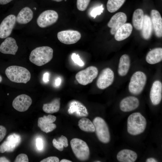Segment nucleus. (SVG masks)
Segmentation results:
<instances>
[{"label": "nucleus", "instance_id": "2f4dec72", "mask_svg": "<svg viewBox=\"0 0 162 162\" xmlns=\"http://www.w3.org/2000/svg\"><path fill=\"white\" fill-rule=\"evenodd\" d=\"M90 0H77L76 6L78 9L81 11H85L88 7Z\"/></svg>", "mask_w": 162, "mask_h": 162}, {"label": "nucleus", "instance_id": "f257e3e1", "mask_svg": "<svg viewBox=\"0 0 162 162\" xmlns=\"http://www.w3.org/2000/svg\"><path fill=\"white\" fill-rule=\"evenodd\" d=\"M53 52V49L49 46L37 47L31 52L29 56V60L38 66H42L52 60Z\"/></svg>", "mask_w": 162, "mask_h": 162}, {"label": "nucleus", "instance_id": "7c9ffc66", "mask_svg": "<svg viewBox=\"0 0 162 162\" xmlns=\"http://www.w3.org/2000/svg\"><path fill=\"white\" fill-rule=\"evenodd\" d=\"M17 146L13 141L6 140L0 145V153L12 152Z\"/></svg>", "mask_w": 162, "mask_h": 162}, {"label": "nucleus", "instance_id": "9d476101", "mask_svg": "<svg viewBox=\"0 0 162 162\" xmlns=\"http://www.w3.org/2000/svg\"><path fill=\"white\" fill-rule=\"evenodd\" d=\"M57 38L61 43L66 44L76 43L81 38V34L76 30H68L58 32Z\"/></svg>", "mask_w": 162, "mask_h": 162}, {"label": "nucleus", "instance_id": "8fccbe9b", "mask_svg": "<svg viewBox=\"0 0 162 162\" xmlns=\"http://www.w3.org/2000/svg\"><path fill=\"white\" fill-rule=\"evenodd\" d=\"M9 94L8 93V94H7V95H8Z\"/></svg>", "mask_w": 162, "mask_h": 162}, {"label": "nucleus", "instance_id": "6ab92c4d", "mask_svg": "<svg viewBox=\"0 0 162 162\" xmlns=\"http://www.w3.org/2000/svg\"><path fill=\"white\" fill-rule=\"evenodd\" d=\"M151 19L152 27L156 36L158 38L162 36V18L159 11L152 10L151 12Z\"/></svg>", "mask_w": 162, "mask_h": 162}, {"label": "nucleus", "instance_id": "aec40b11", "mask_svg": "<svg viewBox=\"0 0 162 162\" xmlns=\"http://www.w3.org/2000/svg\"><path fill=\"white\" fill-rule=\"evenodd\" d=\"M130 65V60L129 56L124 54L120 58L117 69L118 75L122 77L128 74Z\"/></svg>", "mask_w": 162, "mask_h": 162}, {"label": "nucleus", "instance_id": "0eeeda50", "mask_svg": "<svg viewBox=\"0 0 162 162\" xmlns=\"http://www.w3.org/2000/svg\"><path fill=\"white\" fill-rule=\"evenodd\" d=\"M98 69L94 66H90L78 72L75 78L79 84L86 85L91 83L98 76Z\"/></svg>", "mask_w": 162, "mask_h": 162}, {"label": "nucleus", "instance_id": "ddd939ff", "mask_svg": "<svg viewBox=\"0 0 162 162\" xmlns=\"http://www.w3.org/2000/svg\"><path fill=\"white\" fill-rule=\"evenodd\" d=\"M56 118L55 116L51 115H44L38 118V126L44 132L46 133L50 132L56 128V125L53 123Z\"/></svg>", "mask_w": 162, "mask_h": 162}, {"label": "nucleus", "instance_id": "6e6552de", "mask_svg": "<svg viewBox=\"0 0 162 162\" xmlns=\"http://www.w3.org/2000/svg\"><path fill=\"white\" fill-rule=\"evenodd\" d=\"M114 73L109 68H106L102 70L96 81V85L99 89H104L108 87L113 82Z\"/></svg>", "mask_w": 162, "mask_h": 162}, {"label": "nucleus", "instance_id": "c9c22d12", "mask_svg": "<svg viewBox=\"0 0 162 162\" xmlns=\"http://www.w3.org/2000/svg\"><path fill=\"white\" fill-rule=\"evenodd\" d=\"M59 158L55 156H51L43 159L40 162H58Z\"/></svg>", "mask_w": 162, "mask_h": 162}, {"label": "nucleus", "instance_id": "49530a36", "mask_svg": "<svg viewBox=\"0 0 162 162\" xmlns=\"http://www.w3.org/2000/svg\"><path fill=\"white\" fill-rule=\"evenodd\" d=\"M2 78L1 76L0 75V83L2 82Z\"/></svg>", "mask_w": 162, "mask_h": 162}, {"label": "nucleus", "instance_id": "bb28decb", "mask_svg": "<svg viewBox=\"0 0 162 162\" xmlns=\"http://www.w3.org/2000/svg\"><path fill=\"white\" fill-rule=\"evenodd\" d=\"M60 107V99H54L51 103L43 104L42 109L45 112L53 113L58 112Z\"/></svg>", "mask_w": 162, "mask_h": 162}, {"label": "nucleus", "instance_id": "09e8293b", "mask_svg": "<svg viewBox=\"0 0 162 162\" xmlns=\"http://www.w3.org/2000/svg\"><path fill=\"white\" fill-rule=\"evenodd\" d=\"M95 162H100V161H95Z\"/></svg>", "mask_w": 162, "mask_h": 162}, {"label": "nucleus", "instance_id": "4468645a", "mask_svg": "<svg viewBox=\"0 0 162 162\" xmlns=\"http://www.w3.org/2000/svg\"><path fill=\"white\" fill-rule=\"evenodd\" d=\"M127 20L126 14L122 12H119L113 15L108 23V27L111 28L110 33L114 35L118 29L125 23Z\"/></svg>", "mask_w": 162, "mask_h": 162}, {"label": "nucleus", "instance_id": "5701e85b", "mask_svg": "<svg viewBox=\"0 0 162 162\" xmlns=\"http://www.w3.org/2000/svg\"><path fill=\"white\" fill-rule=\"evenodd\" d=\"M116 157L117 160L121 162H134L136 160L137 155L133 150L124 149L118 153Z\"/></svg>", "mask_w": 162, "mask_h": 162}, {"label": "nucleus", "instance_id": "a18cd8bd", "mask_svg": "<svg viewBox=\"0 0 162 162\" xmlns=\"http://www.w3.org/2000/svg\"><path fill=\"white\" fill-rule=\"evenodd\" d=\"M52 0L57 2H60L62 1L63 0Z\"/></svg>", "mask_w": 162, "mask_h": 162}, {"label": "nucleus", "instance_id": "58836bf2", "mask_svg": "<svg viewBox=\"0 0 162 162\" xmlns=\"http://www.w3.org/2000/svg\"><path fill=\"white\" fill-rule=\"evenodd\" d=\"M49 74L47 72H46L43 75V80L44 82H45L49 81Z\"/></svg>", "mask_w": 162, "mask_h": 162}, {"label": "nucleus", "instance_id": "39448f33", "mask_svg": "<svg viewBox=\"0 0 162 162\" xmlns=\"http://www.w3.org/2000/svg\"><path fill=\"white\" fill-rule=\"evenodd\" d=\"M70 144L74 154L78 159L80 161L88 160L90 151L86 142L81 139L74 138L71 140Z\"/></svg>", "mask_w": 162, "mask_h": 162}, {"label": "nucleus", "instance_id": "4c0bfd02", "mask_svg": "<svg viewBox=\"0 0 162 162\" xmlns=\"http://www.w3.org/2000/svg\"><path fill=\"white\" fill-rule=\"evenodd\" d=\"M36 146L38 149L39 150H42L43 148V144L42 140L40 138L36 139Z\"/></svg>", "mask_w": 162, "mask_h": 162}, {"label": "nucleus", "instance_id": "9b49d317", "mask_svg": "<svg viewBox=\"0 0 162 162\" xmlns=\"http://www.w3.org/2000/svg\"><path fill=\"white\" fill-rule=\"evenodd\" d=\"M16 21V17L13 14L9 15L4 18L0 24V38H6L10 35Z\"/></svg>", "mask_w": 162, "mask_h": 162}, {"label": "nucleus", "instance_id": "393cba45", "mask_svg": "<svg viewBox=\"0 0 162 162\" xmlns=\"http://www.w3.org/2000/svg\"><path fill=\"white\" fill-rule=\"evenodd\" d=\"M152 25L150 17L147 14L144 15V20L141 30V35L145 40L149 39L152 34Z\"/></svg>", "mask_w": 162, "mask_h": 162}, {"label": "nucleus", "instance_id": "4be33fe9", "mask_svg": "<svg viewBox=\"0 0 162 162\" xmlns=\"http://www.w3.org/2000/svg\"><path fill=\"white\" fill-rule=\"evenodd\" d=\"M162 60V48L158 47L150 50L146 57V62L151 64L158 63Z\"/></svg>", "mask_w": 162, "mask_h": 162}, {"label": "nucleus", "instance_id": "c03bdc74", "mask_svg": "<svg viewBox=\"0 0 162 162\" xmlns=\"http://www.w3.org/2000/svg\"><path fill=\"white\" fill-rule=\"evenodd\" d=\"M60 162H71L72 161L65 159H63L61 160L60 161Z\"/></svg>", "mask_w": 162, "mask_h": 162}, {"label": "nucleus", "instance_id": "7ed1b4c3", "mask_svg": "<svg viewBox=\"0 0 162 162\" xmlns=\"http://www.w3.org/2000/svg\"><path fill=\"white\" fill-rule=\"evenodd\" d=\"M5 74L11 81L16 83H26L30 79L29 71L21 66L13 65L8 67L5 70Z\"/></svg>", "mask_w": 162, "mask_h": 162}, {"label": "nucleus", "instance_id": "f8f14e48", "mask_svg": "<svg viewBox=\"0 0 162 162\" xmlns=\"http://www.w3.org/2000/svg\"><path fill=\"white\" fill-rule=\"evenodd\" d=\"M68 113L77 117L83 118L87 116L88 115L86 106L80 101L73 100L68 104Z\"/></svg>", "mask_w": 162, "mask_h": 162}, {"label": "nucleus", "instance_id": "2eb2a0df", "mask_svg": "<svg viewBox=\"0 0 162 162\" xmlns=\"http://www.w3.org/2000/svg\"><path fill=\"white\" fill-rule=\"evenodd\" d=\"M32 103V99L29 96L22 94L14 98L12 102V106L16 110L23 112L28 110Z\"/></svg>", "mask_w": 162, "mask_h": 162}, {"label": "nucleus", "instance_id": "20e7f679", "mask_svg": "<svg viewBox=\"0 0 162 162\" xmlns=\"http://www.w3.org/2000/svg\"><path fill=\"white\" fill-rule=\"evenodd\" d=\"M147 77L146 74L141 71H137L131 76L128 86L129 92L134 95L141 94L146 84Z\"/></svg>", "mask_w": 162, "mask_h": 162}, {"label": "nucleus", "instance_id": "dca6fc26", "mask_svg": "<svg viewBox=\"0 0 162 162\" xmlns=\"http://www.w3.org/2000/svg\"><path fill=\"white\" fill-rule=\"evenodd\" d=\"M149 97L152 104L157 105L160 102L162 98V83L158 80L154 81L150 88Z\"/></svg>", "mask_w": 162, "mask_h": 162}, {"label": "nucleus", "instance_id": "de8ad7c7", "mask_svg": "<svg viewBox=\"0 0 162 162\" xmlns=\"http://www.w3.org/2000/svg\"><path fill=\"white\" fill-rule=\"evenodd\" d=\"M34 10H36V8H34Z\"/></svg>", "mask_w": 162, "mask_h": 162}, {"label": "nucleus", "instance_id": "b1692460", "mask_svg": "<svg viewBox=\"0 0 162 162\" xmlns=\"http://www.w3.org/2000/svg\"><path fill=\"white\" fill-rule=\"evenodd\" d=\"M33 17V12L28 7L23 8L19 13L16 20L20 24H26L30 22Z\"/></svg>", "mask_w": 162, "mask_h": 162}, {"label": "nucleus", "instance_id": "c85d7f7f", "mask_svg": "<svg viewBox=\"0 0 162 162\" xmlns=\"http://www.w3.org/2000/svg\"><path fill=\"white\" fill-rule=\"evenodd\" d=\"M125 0H108L106 7L107 10L110 13L117 10L122 5Z\"/></svg>", "mask_w": 162, "mask_h": 162}, {"label": "nucleus", "instance_id": "412c9836", "mask_svg": "<svg viewBox=\"0 0 162 162\" xmlns=\"http://www.w3.org/2000/svg\"><path fill=\"white\" fill-rule=\"evenodd\" d=\"M132 29L133 27L130 23H124L118 29L115 34V40L121 41L126 39L131 34Z\"/></svg>", "mask_w": 162, "mask_h": 162}, {"label": "nucleus", "instance_id": "cd10ccee", "mask_svg": "<svg viewBox=\"0 0 162 162\" xmlns=\"http://www.w3.org/2000/svg\"><path fill=\"white\" fill-rule=\"evenodd\" d=\"M78 126L80 129L85 132H95L94 126L88 118L83 117L78 122Z\"/></svg>", "mask_w": 162, "mask_h": 162}, {"label": "nucleus", "instance_id": "37998d69", "mask_svg": "<svg viewBox=\"0 0 162 162\" xmlns=\"http://www.w3.org/2000/svg\"><path fill=\"white\" fill-rule=\"evenodd\" d=\"M61 79L59 78L56 79L55 82L56 85L57 86H59L61 84Z\"/></svg>", "mask_w": 162, "mask_h": 162}, {"label": "nucleus", "instance_id": "72a5a7b5", "mask_svg": "<svg viewBox=\"0 0 162 162\" xmlns=\"http://www.w3.org/2000/svg\"><path fill=\"white\" fill-rule=\"evenodd\" d=\"M71 58L74 62L80 66H83L84 65V63L82 60L80 58L78 54L75 53H73L71 55Z\"/></svg>", "mask_w": 162, "mask_h": 162}, {"label": "nucleus", "instance_id": "f704fd0d", "mask_svg": "<svg viewBox=\"0 0 162 162\" xmlns=\"http://www.w3.org/2000/svg\"><path fill=\"white\" fill-rule=\"evenodd\" d=\"M28 159L27 156L24 154H20L16 157L15 162H28Z\"/></svg>", "mask_w": 162, "mask_h": 162}, {"label": "nucleus", "instance_id": "79ce46f5", "mask_svg": "<svg viewBox=\"0 0 162 162\" xmlns=\"http://www.w3.org/2000/svg\"><path fill=\"white\" fill-rule=\"evenodd\" d=\"M10 162V160L4 157H0V162Z\"/></svg>", "mask_w": 162, "mask_h": 162}, {"label": "nucleus", "instance_id": "423d86ee", "mask_svg": "<svg viewBox=\"0 0 162 162\" xmlns=\"http://www.w3.org/2000/svg\"><path fill=\"white\" fill-rule=\"evenodd\" d=\"M92 122L96 136L99 141L104 143H108L110 141V134L105 120L101 117H97L93 119Z\"/></svg>", "mask_w": 162, "mask_h": 162}, {"label": "nucleus", "instance_id": "c756f323", "mask_svg": "<svg viewBox=\"0 0 162 162\" xmlns=\"http://www.w3.org/2000/svg\"><path fill=\"white\" fill-rule=\"evenodd\" d=\"M53 146L59 151L63 150L64 147H67L68 146V141L67 138L65 136L62 135L58 141L54 139L52 141Z\"/></svg>", "mask_w": 162, "mask_h": 162}, {"label": "nucleus", "instance_id": "1a4fd4ad", "mask_svg": "<svg viewBox=\"0 0 162 162\" xmlns=\"http://www.w3.org/2000/svg\"><path fill=\"white\" fill-rule=\"evenodd\" d=\"M58 17L57 13L52 10H47L42 12L37 19V23L41 28H45L56 23Z\"/></svg>", "mask_w": 162, "mask_h": 162}, {"label": "nucleus", "instance_id": "e433bc0d", "mask_svg": "<svg viewBox=\"0 0 162 162\" xmlns=\"http://www.w3.org/2000/svg\"><path fill=\"white\" fill-rule=\"evenodd\" d=\"M6 134V129L4 126L0 125V142L3 139Z\"/></svg>", "mask_w": 162, "mask_h": 162}, {"label": "nucleus", "instance_id": "a211bd4d", "mask_svg": "<svg viewBox=\"0 0 162 162\" xmlns=\"http://www.w3.org/2000/svg\"><path fill=\"white\" fill-rule=\"evenodd\" d=\"M18 48L15 39L11 37H8L0 45V52L5 54L15 55Z\"/></svg>", "mask_w": 162, "mask_h": 162}, {"label": "nucleus", "instance_id": "f3484780", "mask_svg": "<svg viewBox=\"0 0 162 162\" xmlns=\"http://www.w3.org/2000/svg\"><path fill=\"white\" fill-rule=\"evenodd\" d=\"M140 105L139 100L134 96H128L123 98L120 101L119 107L124 112H129L137 109Z\"/></svg>", "mask_w": 162, "mask_h": 162}, {"label": "nucleus", "instance_id": "a878e982", "mask_svg": "<svg viewBox=\"0 0 162 162\" xmlns=\"http://www.w3.org/2000/svg\"><path fill=\"white\" fill-rule=\"evenodd\" d=\"M144 18L143 10L141 9H136L134 11L132 17V23L134 28L138 30L142 29Z\"/></svg>", "mask_w": 162, "mask_h": 162}, {"label": "nucleus", "instance_id": "a19ab883", "mask_svg": "<svg viewBox=\"0 0 162 162\" xmlns=\"http://www.w3.org/2000/svg\"><path fill=\"white\" fill-rule=\"evenodd\" d=\"M146 162H157V160L154 158H147L146 160Z\"/></svg>", "mask_w": 162, "mask_h": 162}, {"label": "nucleus", "instance_id": "f03ea898", "mask_svg": "<svg viewBox=\"0 0 162 162\" xmlns=\"http://www.w3.org/2000/svg\"><path fill=\"white\" fill-rule=\"evenodd\" d=\"M146 124L145 118L140 112L133 113L130 114L128 118V132L132 135L140 134L145 131Z\"/></svg>", "mask_w": 162, "mask_h": 162}, {"label": "nucleus", "instance_id": "ea45409f", "mask_svg": "<svg viewBox=\"0 0 162 162\" xmlns=\"http://www.w3.org/2000/svg\"><path fill=\"white\" fill-rule=\"evenodd\" d=\"M13 0H0V4L4 5L7 4Z\"/></svg>", "mask_w": 162, "mask_h": 162}, {"label": "nucleus", "instance_id": "473e14b6", "mask_svg": "<svg viewBox=\"0 0 162 162\" xmlns=\"http://www.w3.org/2000/svg\"><path fill=\"white\" fill-rule=\"evenodd\" d=\"M104 8L102 4L93 8L90 12L91 16L95 18L97 15H100L103 12Z\"/></svg>", "mask_w": 162, "mask_h": 162}]
</instances>
